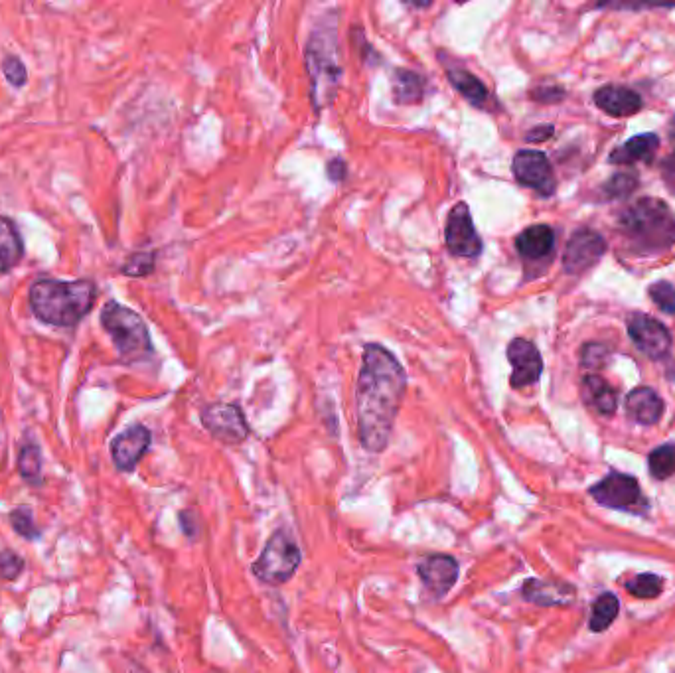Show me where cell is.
<instances>
[{"mask_svg":"<svg viewBox=\"0 0 675 673\" xmlns=\"http://www.w3.org/2000/svg\"><path fill=\"white\" fill-rule=\"evenodd\" d=\"M407 391V374L399 360L381 344H368L356 381L358 439L368 452H383Z\"/></svg>","mask_w":675,"mask_h":673,"instance_id":"cell-1","label":"cell"},{"mask_svg":"<svg viewBox=\"0 0 675 673\" xmlns=\"http://www.w3.org/2000/svg\"><path fill=\"white\" fill-rule=\"evenodd\" d=\"M97 285L91 279H38L28 291L32 314L56 328H74L95 306Z\"/></svg>","mask_w":675,"mask_h":673,"instance_id":"cell-2","label":"cell"},{"mask_svg":"<svg viewBox=\"0 0 675 673\" xmlns=\"http://www.w3.org/2000/svg\"><path fill=\"white\" fill-rule=\"evenodd\" d=\"M626 239L646 253H660L675 243L674 212L656 198H642L620 216Z\"/></svg>","mask_w":675,"mask_h":673,"instance_id":"cell-3","label":"cell"},{"mask_svg":"<svg viewBox=\"0 0 675 673\" xmlns=\"http://www.w3.org/2000/svg\"><path fill=\"white\" fill-rule=\"evenodd\" d=\"M306 70L312 79V99L320 109L328 105L342 79V52L334 30L316 28L304 50Z\"/></svg>","mask_w":675,"mask_h":673,"instance_id":"cell-4","label":"cell"},{"mask_svg":"<svg viewBox=\"0 0 675 673\" xmlns=\"http://www.w3.org/2000/svg\"><path fill=\"white\" fill-rule=\"evenodd\" d=\"M99 320L125 364L147 360L152 354L149 328L135 310L119 304L117 300H109L101 308Z\"/></svg>","mask_w":675,"mask_h":673,"instance_id":"cell-5","label":"cell"},{"mask_svg":"<svg viewBox=\"0 0 675 673\" xmlns=\"http://www.w3.org/2000/svg\"><path fill=\"white\" fill-rule=\"evenodd\" d=\"M300 561L302 553L295 539L289 535V531L277 529L269 537L267 545L263 547L259 559L253 563L251 569L261 583L269 587H279L293 579L300 567Z\"/></svg>","mask_w":675,"mask_h":673,"instance_id":"cell-6","label":"cell"},{"mask_svg":"<svg viewBox=\"0 0 675 673\" xmlns=\"http://www.w3.org/2000/svg\"><path fill=\"white\" fill-rule=\"evenodd\" d=\"M589 492L599 506L608 510H618L636 516H644L650 510V504L638 480L624 472L616 470L608 472Z\"/></svg>","mask_w":675,"mask_h":673,"instance_id":"cell-7","label":"cell"},{"mask_svg":"<svg viewBox=\"0 0 675 673\" xmlns=\"http://www.w3.org/2000/svg\"><path fill=\"white\" fill-rule=\"evenodd\" d=\"M204 429L225 445H241L249 437L243 411L233 403H212L202 411Z\"/></svg>","mask_w":675,"mask_h":673,"instance_id":"cell-8","label":"cell"},{"mask_svg":"<svg viewBox=\"0 0 675 673\" xmlns=\"http://www.w3.org/2000/svg\"><path fill=\"white\" fill-rule=\"evenodd\" d=\"M445 239L450 253L456 257L474 259L482 253V239L472 222V214L466 202L452 206L445 227Z\"/></svg>","mask_w":675,"mask_h":673,"instance_id":"cell-9","label":"cell"},{"mask_svg":"<svg viewBox=\"0 0 675 673\" xmlns=\"http://www.w3.org/2000/svg\"><path fill=\"white\" fill-rule=\"evenodd\" d=\"M628 334L636 348L652 360L666 358L672 348V336L668 328L656 318L642 312H634L628 318Z\"/></svg>","mask_w":675,"mask_h":673,"instance_id":"cell-10","label":"cell"},{"mask_svg":"<svg viewBox=\"0 0 675 673\" xmlns=\"http://www.w3.org/2000/svg\"><path fill=\"white\" fill-rule=\"evenodd\" d=\"M514 176L520 184L535 190L541 196L555 192V174L549 158L541 150H520L512 162Z\"/></svg>","mask_w":675,"mask_h":673,"instance_id":"cell-11","label":"cell"},{"mask_svg":"<svg viewBox=\"0 0 675 673\" xmlns=\"http://www.w3.org/2000/svg\"><path fill=\"white\" fill-rule=\"evenodd\" d=\"M604 251H606V241L600 233L589 227L577 229L565 247L563 267L567 273L579 275L591 269L593 265H597Z\"/></svg>","mask_w":675,"mask_h":673,"instance_id":"cell-12","label":"cell"},{"mask_svg":"<svg viewBox=\"0 0 675 673\" xmlns=\"http://www.w3.org/2000/svg\"><path fill=\"white\" fill-rule=\"evenodd\" d=\"M458 573H460V567H458L456 559L450 557V555H445V553L429 555L417 565V575H419L423 587L435 599H441L452 591V587L458 581Z\"/></svg>","mask_w":675,"mask_h":673,"instance_id":"cell-13","label":"cell"},{"mask_svg":"<svg viewBox=\"0 0 675 673\" xmlns=\"http://www.w3.org/2000/svg\"><path fill=\"white\" fill-rule=\"evenodd\" d=\"M508 360L512 364L510 383L514 389H524L539 381L543 374V360L533 342L525 338H514L508 344Z\"/></svg>","mask_w":675,"mask_h":673,"instance_id":"cell-14","label":"cell"},{"mask_svg":"<svg viewBox=\"0 0 675 673\" xmlns=\"http://www.w3.org/2000/svg\"><path fill=\"white\" fill-rule=\"evenodd\" d=\"M152 435L145 425H133L111 441V456L121 472H133L147 454Z\"/></svg>","mask_w":675,"mask_h":673,"instance_id":"cell-15","label":"cell"},{"mask_svg":"<svg viewBox=\"0 0 675 673\" xmlns=\"http://www.w3.org/2000/svg\"><path fill=\"white\" fill-rule=\"evenodd\" d=\"M664 399L650 387H636L626 395V413L638 425H656L664 415Z\"/></svg>","mask_w":675,"mask_h":673,"instance_id":"cell-16","label":"cell"},{"mask_svg":"<svg viewBox=\"0 0 675 673\" xmlns=\"http://www.w3.org/2000/svg\"><path fill=\"white\" fill-rule=\"evenodd\" d=\"M595 103L612 117H630L642 109V97L622 85H604L595 93Z\"/></svg>","mask_w":675,"mask_h":673,"instance_id":"cell-17","label":"cell"},{"mask_svg":"<svg viewBox=\"0 0 675 673\" xmlns=\"http://www.w3.org/2000/svg\"><path fill=\"white\" fill-rule=\"evenodd\" d=\"M522 597L539 606H567L575 600V587L557 581L527 579L522 587Z\"/></svg>","mask_w":675,"mask_h":673,"instance_id":"cell-18","label":"cell"},{"mask_svg":"<svg viewBox=\"0 0 675 673\" xmlns=\"http://www.w3.org/2000/svg\"><path fill=\"white\" fill-rule=\"evenodd\" d=\"M516 249L525 261H541L555 249V231L545 224L529 225L516 237Z\"/></svg>","mask_w":675,"mask_h":673,"instance_id":"cell-19","label":"cell"},{"mask_svg":"<svg viewBox=\"0 0 675 673\" xmlns=\"http://www.w3.org/2000/svg\"><path fill=\"white\" fill-rule=\"evenodd\" d=\"M660 147V139L654 133L636 135L626 141L622 147L610 152L612 164H634V162H650Z\"/></svg>","mask_w":675,"mask_h":673,"instance_id":"cell-20","label":"cell"},{"mask_svg":"<svg viewBox=\"0 0 675 673\" xmlns=\"http://www.w3.org/2000/svg\"><path fill=\"white\" fill-rule=\"evenodd\" d=\"M24 257V241L16 224L0 218V273L12 271Z\"/></svg>","mask_w":675,"mask_h":673,"instance_id":"cell-21","label":"cell"},{"mask_svg":"<svg viewBox=\"0 0 675 673\" xmlns=\"http://www.w3.org/2000/svg\"><path fill=\"white\" fill-rule=\"evenodd\" d=\"M583 399L589 407L599 411L600 415H612L618 407L616 391L600 377V375H587L581 385Z\"/></svg>","mask_w":675,"mask_h":673,"instance_id":"cell-22","label":"cell"},{"mask_svg":"<svg viewBox=\"0 0 675 673\" xmlns=\"http://www.w3.org/2000/svg\"><path fill=\"white\" fill-rule=\"evenodd\" d=\"M427 83L413 70L401 68L393 72V101L397 105H417L425 97Z\"/></svg>","mask_w":675,"mask_h":673,"instance_id":"cell-23","label":"cell"},{"mask_svg":"<svg viewBox=\"0 0 675 673\" xmlns=\"http://www.w3.org/2000/svg\"><path fill=\"white\" fill-rule=\"evenodd\" d=\"M447 75L452 87L474 107H488L490 101V93L486 89V85L476 77L470 74L464 68H447Z\"/></svg>","mask_w":675,"mask_h":673,"instance_id":"cell-24","label":"cell"},{"mask_svg":"<svg viewBox=\"0 0 675 673\" xmlns=\"http://www.w3.org/2000/svg\"><path fill=\"white\" fill-rule=\"evenodd\" d=\"M18 472L28 484H42V450L32 439H28L18 452Z\"/></svg>","mask_w":675,"mask_h":673,"instance_id":"cell-25","label":"cell"},{"mask_svg":"<svg viewBox=\"0 0 675 673\" xmlns=\"http://www.w3.org/2000/svg\"><path fill=\"white\" fill-rule=\"evenodd\" d=\"M620 612V600L612 593H602L599 599L593 602V610H591V620H589V628L593 632H604L612 626V622L616 620Z\"/></svg>","mask_w":675,"mask_h":673,"instance_id":"cell-26","label":"cell"},{"mask_svg":"<svg viewBox=\"0 0 675 673\" xmlns=\"http://www.w3.org/2000/svg\"><path fill=\"white\" fill-rule=\"evenodd\" d=\"M648 468L652 478L668 480L675 474V445H662L652 450L648 456Z\"/></svg>","mask_w":675,"mask_h":673,"instance_id":"cell-27","label":"cell"},{"mask_svg":"<svg viewBox=\"0 0 675 673\" xmlns=\"http://www.w3.org/2000/svg\"><path fill=\"white\" fill-rule=\"evenodd\" d=\"M626 591L636 599H658L664 591V579L654 573H642L626 583Z\"/></svg>","mask_w":675,"mask_h":673,"instance_id":"cell-28","label":"cell"},{"mask_svg":"<svg viewBox=\"0 0 675 673\" xmlns=\"http://www.w3.org/2000/svg\"><path fill=\"white\" fill-rule=\"evenodd\" d=\"M10 525L24 539H38L40 537V529H38L36 520H34V512L28 506H18L10 512Z\"/></svg>","mask_w":675,"mask_h":673,"instance_id":"cell-29","label":"cell"},{"mask_svg":"<svg viewBox=\"0 0 675 673\" xmlns=\"http://www.w3.org/2000/svg\"><path fill=\"white\" fill-rule=\"evenodd\" d=\"M154 263H156L154 251H139L125 261L121 273L127 277H147L154 271Z\"/></svg>","mask_w":675,"mask_h":673,"instance_id":"cell-30","label":"cell"},{"mask_svg":"<svg viewBox=\"0 0 675 673\" xmlns=\"http://www.w3.org/2000/svg\"><path fill=\"white\" fill-rule=\"evenodd\" d=\"M636 186H638V178L634 174L618 172L604 184L602 190L608 198H626L636 190Z\"/></svg>","mask_w":675,"mask_h":673,"instance_id":"cell-31","label":"cell"},{"mask_svg":"<svg viewBox=\"0 0 675 673\" xmlns=\"http://www.w3.org/2000/svg\"><path fill=\"white\" fill-rule=\"evenodd\" d=\"M650 299L654 300V304L666 312V314H675V287L666 283V281H658L654 283L650 289Z\"/></svg>","mask_w":675,"mask_h":673,"instance_id":"cell-32","label":"cell"},{"mask_svg":"<svg viewBox=\"0 0 675 673\" xmlns=\"http://www.w3.org/2000/svg\"><path fill=\"white\" fill-rule=\"evenodd\" d=\"M2 74L12 87H24L28 81V70L18 56H6L2 60Z\"/></svg>","mask_w":675,"mask_h":673,"instance_id":"cell-33","label":"cell"},{"mask_svg":"<svg viewBox=\"0 0 675 673\" xmlns=\"http://www.w3.org/2000/svg\"><path fill=\"white\" fill-rule=\"evenodd\" d=\"M22 571H24V559L10 549H2L0 551V579L12 581Z\"/></svg>","mask_w":675,"mask_h":673,"instance_id":"cell-34","label":"cell"},{"mask_svg":"<svg viewBox=\"0 0 675 673\" xmlns=\"http://www.w3.org/2000/svg\"><path fill=\"white\" fill-rule=\"evenodd\" d=\"M606 358H608V352L604 346H599V344H587L581 350V362L585 368H600L604 366Z\"/></svg>","mask_w":675,"mask_h":673,"instance_id":"cell-35","label":"cell"},{"mask_svg":"<svg viewBox=\"0 0 675 673\" xmlns=\"http://www.w3.org/2000/svg\"><path fill=\"white\" fill-rule=\"evenodd\" d=\"M565 97L563 89L557 87V85H547V87H537L531 91V99L539 101V103H555V101H561Z\"/></svg>","mask_w":675,"mask_h":673,"instance_id":"cell-36","label":"cell"},{"mask_svg":"<svg viewBox=\"0 0 675 673\" xmlns=\"http://www.w3.org/2000/svg\"><path fill=\"white\" fill-rule=\"evenodd\" d=\"M555 133L553 125H537L535 129H531L527 135H525V141L527 143H545L547 139H551Z\"/></svg>","mask_w":675,"mask_h":673,"instance_id":"cell-37","label":"cell"},{"mask_svg":"<svg viewBox=\"0 0 675 673\" xmlns=\"http://www.w3.org/2000/svg\"><path fill=\"white\" fill-rule=\"evenodd\" d=\"M660 170H662V178H664L666 186L670 188L672 194H675V150L662 162Z\"/></svg>","mask_w":675,"mask_h":673,"instance_id":"cell-38","label":"cell"},{"mask_svg":"<svg viewBox=\"0 0 675 673\" xmlns=\"http://www.w3.org/2000/svg\"><path fill=\"white\" fill-rule=\"evenodd\" d=\"M348 174V164L342 158H332L328 162V178L332 182H342Z\"/></svg>","mask_w":675,"mask_h":673,"instance_id":"cell-39","label":"cell"},{"mask_svg":"<svg viewBox=\"0 0 675 673\" xmlns=\"http://www.w3.org/2000/svg\"><path fill=\"white\" fill-rule=\"evenodd\" d=\"M668 133H670V137L674 139L675 141V117L670 121V127H668Z\"/></svg>","mask_w":675,"mask_h":673,"instance_id":"cell-40","label":"cell"}]
</instances>
